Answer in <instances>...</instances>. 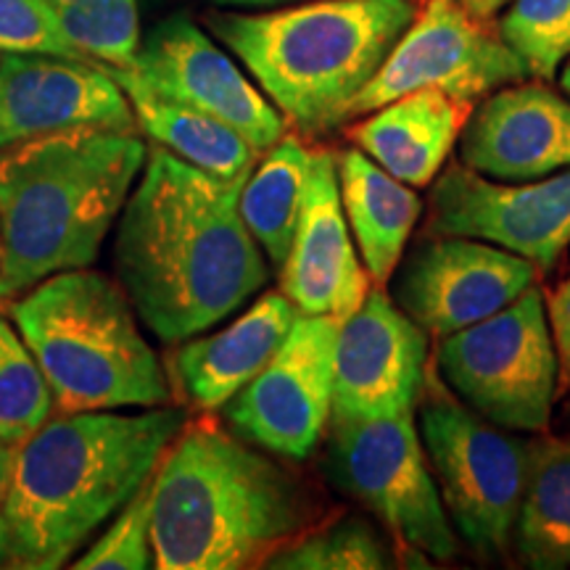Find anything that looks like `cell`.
Listing matches in <instances>:
<instances>
[{"mask_svg":"<svg viewBox=\"0 0 570 570\" xmlns=\"http://www.w3.org/2000/svg\"><path fill=\"white\" fill-rule=\"evenodd\" d=\"M547 323L558 354V399L570 391V273L544 296Z\"/></svg>","mask_w":570,"mask_h":570,"instance_id":"4dcf8cb0","label":"cell"},{"mask_svg":"<svg viewBox=\"0 0 570 570\" xmlns=\"http://www.w3.org/2000/svg\"><path fill=\"white\" fill-rule=\"evenodd\" d=\"M341 323L296 315L273 360L223 407L235 436L294 462L315 454L333 415Z\"/></svg>","mask_w":570,"mask_h":570,"instance_id":"8fae6325","label":"cell"},{"mask_svg":"<svg viewBox=\"0 0 570 570\" xmlns=\"http://www.w3.org/2000/svg\"><path fill=\"white\" fill-rule=\"evenodd\" d=\"M436 375L475 415L504 431L547 433L558 354L537 283L481 323L439 338Z\"/></svg>","mask_w":570,"mask_h":570,"instance_id":"52a82bcc","label":"cell"},{"mask_svg":"<svg viewBox=\"0 0 570 570\" xmlns=\"http://www.w3.org/2000/svg\"><path fill=\"white\" fill-rule=\"evenodd\" d=\"M217 6H238V9H267V6L294 3V0H212Z\"/></svg>","mask_w":570,"mask_h":570,"instance_id":"836d02e7","label":"cell"},{"mask_svg":"<svg viewBox=\"0 0 570 570\" xmlns=\"http://www.w3.org/2000/svg\"><path fill=\"white\" fill-rule=\"evenodd\" d=\"M309 156L312 148H306L296 135H283L275 146L262 151L240 188V217L269 265L277 269L288 254L304 206Z\"/></svg>","mask_w":570,"mask_h":570,"instance_id":"cb8c5ba5","label":"cell"},{"mask_svg":"<svg viewBox=\"0 0 570 570\" xmlns=\"http://www.w3.org/2000/svg\"><path fill=\"white\" fill-rule=\"evenodd\" d=\"M154 479V473H151ZM151 479L117 510L111 525L69 562L77 570H146L154 568L151 547Z\"/></svg>","mask_w":570,"mask_h":570,"instance_id":"f1b7e54d","label":"cell"},{"mask_svg":"<svg viewBox=\"0 0 570 570\" xmlns=\"http://www.w3.org/2000/svg\"><path fill=\"white\" fill-rule=\"evenodd\" d=\"M53 9L82 59L111 69L132 67L140 48L138 0H63Z\"/></svg>","mask_w":570,"mask_h":570,"instance_id":"484cf974","label":"cell"},{"mask_svg":"<svg viewBox=\"0 0 570 570\" xmlns=\"http://www.w3.org/2000/svg\"><path fill=\"white\" fill-rule=\"evenodd\" d=\"M127 71L156 96L230 125L259 154L291 130L259 85L248 80L233 56L188 17L164 19L148 40L140 42Z\"/></svg>","mask_w":570,"mask_h":570,"instance_id":"5bb4252c","label":"cell"},{"mask_svg":"<svg viewBox=\"0 0 570 570\" xmlns=\"http://www.w3.org/2000/svg\"><path fill=\"white\" fill-rule=\"evenodd\" d=\"M11 470H13V446L6 444V441H0V504H3L6 491H9Z\"/></svg>","mask_w":570,"mask_h":570,"instance_id":"d6a6232c","label":"cell"},{"mask_svg":"<svg viewBox=\"0 0 570 570\" xmlns=\"http://www.w3.org/2000/svg\"><path fill=\"white\" fill-rule=\"evenodd\" d=\"M512 550L525 568H570V436L539 433L529 441Z\"/></svg>","mask_w":570,"mask_h":570,"instance_id":"603a6c76","label":"cell"},{"mask_svg":"<svg viewBox=\"0 0 570 570\" xmlns=\"http://www.w3.org/2000/svg\"><path fill=\"white\" fill-rule=\"evenodd\" d=\"M0 53L82 59L63 35L56 9L48 0H0Z\"/></svg>","mask_w":570,"mask_h":570,"instance_id":"f546056e","label":"cell"},{"mask_svg":"<svg viewBox=\"0 0 570 570\" xmlns=\"http://www.w3.org/2000/svg\"><path fill=\"white\" fill-rule=\"evenodd\" d=\"M82 127H138L125 90L101 63L48 53L0 56V148Z\"/></svg>","mask_w":570,"mask_h":570,"instance_id":"2e32d148","label":"cell"},{"mask_svg":"<svg viewBox=\"0 0 570 570\" xmlns=\"http://www.w3.org/2000/svg\"><path fill=\"white\" fill-rule=\"evenodd\" d=\"M296 315L281 291H267L223 331L183 344L173 370L185 402L198 412L223 410L273 360Z\"/></svg>","mask_w":570,"mask_h":570,"instance_id":"d6986e66","label":"cell"},{"mask_svg":"<svg viewBox=\"0 0 570 570\" xmlns=\"http://www.w3.org/2000/svg\"><path fill=\"white\" fill-rule=\"evenodd\" d=\"M9 298H11V294H9V291H6V283H3V265H0V304L9 302Z\"/></svg>","mask_w":570,"mask_h":570,"instance_id":"8d00e7d4","label":"cell"},{"mask_svg":"<svg viewBox=\"0 0 570 570\" xmlns=\"http://www.w3.org/2000/svg\"><path fill=\"white\" fill-rule=\"evenodd\" d=\"M0 568H11V547L3 520H0Z\"/></svg>","mask_w":570,"mask_h":570,"instance_id":"e575fe53","label":"cell"},{"mask_svg":"<svg viewBox=\"0 0 570 570\" xmlns=\"http://www.w3.org/2000/svg\"><path fill=\"white\" fill-rule=\"evenodd\" d=\"M499 38L520 56L531 77L552 80L570 56V0H510Z\"/></svg>","mask_w":570,"mask_h":570,"instance_id":"83f0119b","label":"cell"},{"mask_svg":"<svg viewBox=\"0 0 570 570\" xmlns=\"http://www.w3.org/2000/svg\"><path fill=\"white\" fill-rule=\"evenodd\" d=\"M135 130L82 127L0 148V265L9 294L96 265L146 164Z\"/></svg>","mask_w":570,"mask_h":570,"instance_id":"277c9868","label":"cell"},{"mask_svg":"<svg viewBox=\"0 0 570 570\" xmlns=\"http://www.w3.org/2000/svg\"><path fill=\"white\" fill-rule=\"evenodd\" d=\"M458 0H423L375 77L352 101L348 119L365 117L415 90H441L475 104L504 85L529 80L520 56Z\"/></svg>","mask_w":570,"mask_h":570,"instance_id":"30bf717a","label":"cell"},{"mask_svg":"<svg viewBox=\"0 0 570 570\" xmlns=\"http://www.w3.org/2000/svg\"><path fill=\"white\" fill-rule=\"evenodd\" d=\"M53 396V412L148 410L173 402L159 356L122 285L90 267L42 277L11 304Z\"/></svg>","mask_w":570,"mask_h":570,"instance_id":"8992f818","label":"cell"},{"mask_svg":"<svg viewBox=\"0 0 570 570\" xmlns=\"http://www.w3.org/2000/svg\"><path fill=\"white\" fill-rule=\"evenodd\" d=\"M473 104L441 90H415L348 127V140L410 188H428L446 167Z\"/></svg>","mask_w":570,"mask_h":570,"instance_id":"ffe728a7","label":"cell"},{"mask_svg":"<svg viewBox=\"0 0 570 570\" xmlns=\"http://www.w3.org/2000/svg\"><path fill=\"white\" fill-rule=\"evenodd\" d=\"M460 164L497 183H529L570 167V101L544 82L504 85L470 111Z\"/></svg>","mask_w":570,"mask_h":570,"instance_id":"ac0fdd59","label":"cell"},{"mask_svg":"<svg viewBox=\"0 0 570 570\" xmlns=\"http://www.w3.org/2000/svg\"><path fill=\"white\" fill-rule=\"evenodd\" d=\"M53 415L46 375L17 325L0 315V441L19 444Z\"/></svg>","mask_w":570,"mask_h":570,"instance_id":"4316f807","label":"cell"},{"mask_svg":"<svg viewBox=\"0 0 570 570\" xmlns=\"http://www.w3.org/2000/svg\"><path fill=\"white\" fill-rule=\"evenodd\" d=\"M317 523L296 475L204 417L185 420L151 479V547L159 570H240Z\"/></svg>","mask_w":570,"mask_h":570,"instance_id":"3957f363","label":"cell"},{"mask_svg":"<svg viewBox=\"0 0 570 570\" xmlns=\"http://www.w3.org/2000/svg\"><path fill=\"white\" fill-rule=\"evenodd\" d=\"M48 3H51V6H59V3H63V0H48Z\"/></svg>","mask_w":570,"mask_h":570,"instance_id":"74e56055","label":"cell"},{"mask_svg":"<svg viewBox=\"0 0 570 570\" xmlns=\"http://www.w3.org/2000/svg\"><path fill=\"white\" fill-rule=\"evenodd\" d=\"M425 365L428 333L375 285L338 327L331 417L375 420L415 412Z\"/></svg>","mask_w":570,"mask_h":570,"instance_id":"9a60e30c","label":"cell"},{"mask_svg":"<svg viewBox=\"0 0 570 570\" xmlns=\"http://www.w3.org/2000/svg\"><path fill=\"white\" fill-rule=\"evenodd\" d=\"M560 88L568 92L570 96V59H568V63L566 67H562V71H560Z\"/></svg>","mask_w":570,"mask_h":570,"instance_id":"d590c367","label":"cell"},{"mask_svg":"<svg viewBox=\"0 0 570 570\" xmlns=\"http://www.w3.org/2000/svg\"><path fill=\"white\" fill-rule=\"evenodd\" d=\"M327 470L333 483L365 504L412 558H458L460 544L412 412L375 420L331 417Z\"/></svg>","mask_w":570,"mask_h":570,"instance_id":"9c48e42d","label":"cell"},{"mask_svg":"<svg viewBox=\"0 0 570 570\" xmlns=\"http://www.w3.org/2000/svg\"><path fill=\"white\" fill-rule=\"evenodd\" d=\"M420 0H294L212 11L206 27L248 69L285 122L323 135L348 109L417 17Z\"/></svg>","mask_w":570,"mask_h":570,"instance_id":"5b68a950","label":"cell"},{"mask_svg":"<svg viewBox=\"0 0 570 570\" xmlns=\"http://www.w3.org/2000/svg\"><path fill=\"white\" fill-rule=\"evenodd\" d=\"M568 394H570V391H568ZM568 417H570V399H568Z\"/></svg>","mask_w":570,"mask_h":570,"instance_id":"f35d334b","label":"cell"},{"mask_svg":"<svg viewBox=\"0 0 570 570\" xmlns=\"http://www.w3.org/2000/svg\"><path fill=\"white\" fill-rule=\"evenodd\" d=\"M425 235H465L552 269L570 246V167L529 183L489 180L465 164L441 169Z\"/></svg>","mask_w":570,"mask_h":570,"instance_id":"7c38bea8","label":"cell"},{"mask_svg":"<svg viewBox=\"0 0 570 570\" xmlns=\"http://www.w3.org/2000/svg\"><path fill=\"white\" fill-rule=\"evenodd\" d=\"M277 273L281 294L298 315L346 320L365 302L370 277L341 206L336 154L327 148H312L304 206Z\"/></svg>","mask_w":570,"mask_h":570,"instance_id":"e0dca14e","label":"cell"},{"mask_svg":"<svg viewBox=\"0 0 570 570\" xmlns=\"http://www.w3.org/2000/svg\"><path fill=\"white\" fill-rule=\"evenodd\" d=\"M458 3L470 13V17H475L481 21H491L499 11L504 9V6L510 3V0H458Z\"/></svg>","mask_w":570,"mask_h":570,"instance_id":"1f68e13d","label":"cell"},{"mask_svg":"<svg viewBox=\"0 0 570 570\" xmlns=\"http://www.w3.org/2000/svg\"><path fill=\"white\" fill-rule=\"evenodd\" d=\"M336 173L341 206L362 267L370 283L386 288L423 214V202L356 146L336 154Z\"/></svg>","mask_w":570,"mask_h":570,"instance_id":"44dd1931","label":"cell"},{"mask_svg":"<svg viewBox=\"0 0 570 570\" xmlns=\"http://www.w3.org/2000/svg\"><path fill=\"white\" fill-rule=\"evenodd\" d=\"M420 396V441L449 520L481 558L508 554L525 487L529 441L475 415L441 389L436 373H425Z\"/></svg>","mask_w":570,"mask_h":570,"instance_id":"ba28073f","label":"cell"},{"mask_svg":"<svg viewBox=\"0 0 570 570\" xmlns=\"http://www.w3.org/2000/svg\"><path fill=\"white\" fill-rule=\"evenodd\" d=\"M262 568L275 570H381L394 568V554L362 518L312 525L269 554Z\"/></svg>","mask_w":570,"mask_h":570,"instance_id":"d4e9b609","label":"cell"},{"mask_svg":"<svg viewBox=\"0 0 570 570\" xmlns=\"http://www.w3.org/2000/svg\"><path fill=\"white\" fill-rule=\"evenodd\" d=\"M104 69L125 90L127 101L132 106L135 125L156 146L167 148L177 159L194 164L209 175L225 177V180L248 177L252 173L262 154L230 125L185 104L156 96L142 88L127 69Z\"/></svg>","mask_w":570,"mask_h":570,"instance_id":"7402d4cb","label":"cell"},{"mask_svg":"<svg viewBox=\"0 0 570 570\" xmlns=\"http://www.w3.org/2000/svg\"><path fill=\"white\" fill-rule=\"evenodd\" d=\"M244 180L148 146L117 219L114 267L135 315L164 344L223 323L269 281L265 252L238 209Z\"/></svg>","mask_w":570,"mask_h":570,"instance_id":"6da1fadb","label":"cell"},{"mask_svg":"<svg viewBox=\"0 0 570 570\" xmlns=\"http://www.w3.org/2000/svg\"><path fill=\"white\" fill-rule=\"evenodd\" d=\"M183 410L59 412L13 444L0 520L11 568L56 570L151 479L185 425Z\"/></svg>","mask_w":570,"mask_h":570,"instance_id":"7a4b0ae2","label":"cell"},{"mask_svg":"<svg viewBox=\"0 0 570 570\" xmlns=\"http://www.w3.org/2000/svg\"><path fill=\"white\" fill-rule=\"evenodd\" d=\"M396 269V306L436 338L497 315L537 283L529 259L465 235L420 238Z\"/></svg>","mask_w":570,"mask_h":570,"instance_id":"4fadbf2b","label":"cell"}]
</instances>
